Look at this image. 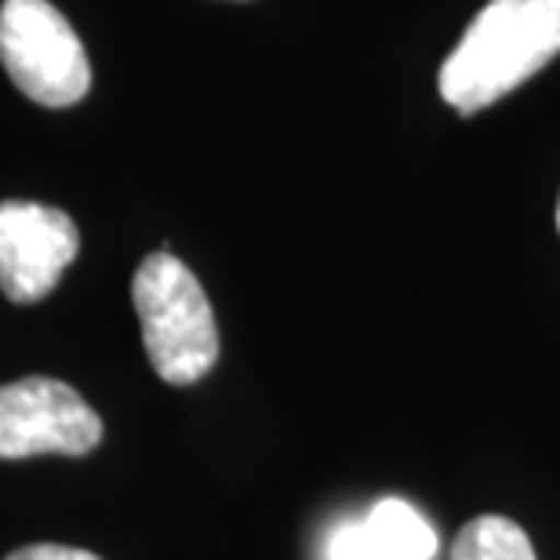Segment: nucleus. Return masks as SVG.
Segmentation results:
<instances>
[{
	"label": "nucleus",
	"instance_id": "3",
	"mask_svg": "<svg viewBox=\"0 0 560 560\" xmlns=\"http://www.w3.org/2000/svg\"><path fill=\"white\" fill-rule=\"evenodd\" d=\"M0 62L11 84L40 106H73L92 88L84 44L70 19L48 0H4Z\"/></svg>",
	"mask_w": 560,
	"mask_h": 560
},
{
	"label": "nucleus",
	"instance_id": "1",
	"mask_svg": "<svg viewBox=\"0 0 560 560\" xmlns=\"http://www.w3.org/2000/svg\"><path fill=\"white\" fill-rule=\"evenodd\" d=\"M560 55V0H488L441 66V98L480 114Z\"/></svg>",
	"mask_w": 560,
	"mask_h": 560
},
{
	"label": "nucleus",
	"instance_id": "10",
	"mask_svg": "<svg viewBox=\"0 0 560 560\" xmlns=\"http://www.w3.org/2000/svg\"><path fill=\"white\" fill-rule=\"evenodd\" d=\"M557 230H560V200H557Z\"/></svg>",
	"mask_w": 560,
	"mask_h": 560
},
{
	"label": "nucleus",
	"instance_id": "8",
	"mask_svg": "<svg viewBox=\"0 0 560 560\" xmlns=\"http://www.w3.org/2000/svg\"><path fill=\"white\" fill-rule=\"evenodd\" d=\"M320 560H386L368 532L364 517L339 521L320 546Z\"/></svg>",
	"mask_w": 560,
	"mask_h": 560
},
{
	"label": "nucleus",
	"instance_id": "4",
	"mask_svg": "<svg viewBox=\"0 0 560 560\" xmlns=\"http://www.w3.org/2000/svg\"><path fill=\"white\" fill-rule=\"evenodd\" d=\"M103 441L95 408L59 378H19L0 386V458L88 455Z\"/></svg>",
	"mask_w": 560,
	"mask_h": 560
},
{
	"label": "nucleus",
	"instance_id": "9",
	"mask_svg": "<svg viewBox=\"0 0 560 560\" xmlns=\"http://www.w3.org/2000/svg\"><path fill=\"white\" fill-rule=\"evenodd\" d=\"M4 560H103L88 550H73V546H59V542H37V546H22V550L8 553Z\"/></svg>",
	"mask_w": 560,
	"mask_h": 560
},
{
	"label": "nucleus",
	"instance_id": "2",
	"mask_svg": "<svg viewBox=\"0 0 560 560\" xmlns=\"http://www.w3.org/2000/svg\"><path fill=\"white\" fill-rule=\"evenodd\" d=\"M145 357L167 386H194L219 361V324L200 280L172 252L145 255L131 280Z\"/></svg>",
	"mask_w": 560,
	"mask_h": 560
},
{
	"label": "nucleus",
	"instance_id": "6",
	"mask_svg": "<svg viewBox=\"0 0 560 560\" xmlns=\"http://www.w3.org/2000/svg\"><path fill=\"white\" fill-rule=\"evenodd\" d=\"M364 524L386 560H433L441 550L433 524L405 499H378L364 513Z\"/></svg>",
	"mask_w": 560,
	"mask_h": 560
},
{
	"label": "nucleus",
	"instance_id": "5",
	"mask_svg": "<svg viewBox=\"0 0 560 560\" xmlns=\"http://www.w3.org/2000/svg\"><path fill=\"white\" fill-rule=\"evenodd\" d=\"M77 252L81 230L66 211L33 200L0 205V288L11 302L26 306L51 295Z\"/></svg>",
	"mask_w": 560,
	"mask_h": 560
},
{
	"label": "nucleus",
	"instance_id": "7",
	"mask_svg": "<svg viewBox=\"0 0 560 560\" xmlns=\"http://www.w3.org/2000/svg\"><path fill=\"white\" fill-rule=\"evenodd\" d=\"M452 560H539L528 532L510 517H474L452 542Z\"/></svg>",
	"mask_w": 560,
	"mask_h": 560
}]
</instances>
